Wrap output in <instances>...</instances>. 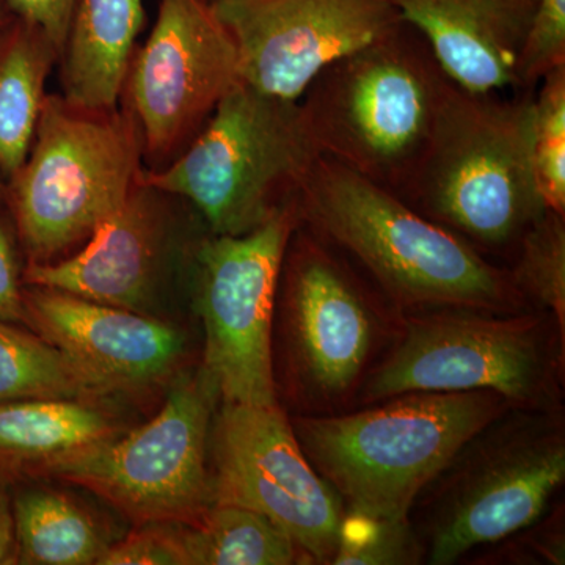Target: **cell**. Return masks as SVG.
<instances>
[{
	"instance_id": "1",
	"label": "cell",
	"mask_w": 565,
	"mask_h": 565,
	"mask_svg": "<svg viewBox=\"0 0 565 565\" xmlns=\"http://www.w3.org/2000/svg\"><path fill=\"white\" fill-rule=\"evenodd\" d=\"M300 223L334 245L401 311L535 310L511 270L396 193L319 156L297 195Z\"/></svg>"
},
{
	"instance_id": "2",
	"label": "cell",
	"mask_w": 565,
	"mask_h": 565,
	"mask_svg": "<svg viewBox=\"0 0 565 565\" xmlns=\"http://www.w3.org/2000/svg\"><path fill=\"white\" fill-rule=\"evenodd\" d=\"M403 313L329 241L300 223L282 258L273 329L278 404L288 415L355 408Z\"/></svg>"
},
{
	"instance_id": "3",
	"label": "cell",
	"mask_w": 565,
	"mask_h": 565,
	"mask_svg": "<svg viewBox=\"0 0 565 565\" xmlns=\"http://www.w3.org/2000/svg\"><path fill=\"white\" fill-rule=\"evenodd\" d=\"M449 92L401 199L503 266L546 211L535 184L534 92Z\"/></svg>"
},
{
	"instance_id": "4",
	"label": "cell",
	"mask_w": 565,
	"mask_h": 565,
	"mask_svg": "<svg viewBox=\"0 0 565 565\" xmlns=\"http://www.w3.org/2000/svg\"><path fill=\"white\" fill-rule=\"evenodd\" d=\"M509 407L490 390L412 392L345 414L289 415V422L345 512L405 520L457 449Z\"/></svg>"
},
{
	"instance_id": "5",
	"label": "cell",
	"mask_w": 565,
	"mask_h": 565,
	"mask_svg": "<svg viewBox=\"0 0 565 565\" xmlns=\"http://www.w3.org/2000/svg\"><path fill=\"white\" fill-rule=\"evenodd\" d=\"M455 82L407 22L323 68L299 99L321 156L401 195Z\"/></svg>"
},
{
	"instance_id": "6",
	"label": "cell",
	"mask_w": 565,
	"mask_h": 565,
	"mask_svg": "<svg viewBox=\"0 0 565 565\" xmlns=\"http://www.w3.org/2000/svg\"><path fill=\"white\" fill-rule=\"evenodd\" d=\"M564 484V408L509 407L471 435L416 498L408 520L424 564L462 563L530 526Z\"/></svg>"
},
{
	"instance_id": "7",
	"label": "cell",
	"mask_w": 565,
	"mask_h": 565,
	"mask_svg": "<svg viewBox=\"0 0 565 565\" xmlns=\"http://www.w3.org/2000/svg\"><path fill=\"white\" fill-rule=\"evenodd\" d=\"M470 390H490L514 407L564 408L565 327L545 310L403 313L396 338L367 374L355 408L404 393Z\"/></svg>"
},
{
	"instance_id": "8",
	"label": "cell",
	"mask_w": 565,
	"mask_h": 565,
	"mask_svg": "<svg viewBox=\"0 0 565 565\" xmlns=\"http://www.w3.org/2000/svg\"><path fill=\"white\" fill-rule=\"evenodd\" d=\"M319 156L299 102L239 82L191 143L140 181L189 204L207 232L241 236L297 199Z\"/></svg>"
},
{
	"instance_id": "9",
	"label": "cell",
	"mask_w": 565,
	"mask_h": 565,
	"mask_svg": "<svg viewBox=\"0 0 565 565\" xmlns=\"http://www.w3.org/2000/svg\"><path fill=\"white\" fill-rule=\"evenodd\" d=\"M143 151L128 110L82 109L46 95L31 151L10 178V202L29 264L81 248L128 199Z\"/></svg>"
},
{
	"instance_id": "10",
	"label": "cell",
	"mask_w": 565,
	"mask_h": 565,
	"mask_svg": "<svg viewBox=\"0 0 565 565\" xmlns=\"http://www.w3.org/2000/svg\"><path fill=\"white\" fill-rule=\"evenodd\" d=\"M221 403L200 364L178 377L150 422L36 471L98 494L137 525L195 522L214 504L210 440Z\"/></svg>"
},
{
	"instance_id": "11",
	"label": "cell",
	"mask_w": 565,
	"mask_h": 565,
	"mask_svg": "<svg viewBox=\"0 0 565 565\" xmlns=\"http://www.w3.org/2000/svg\"><path fill=\"white\" fill-rule=\"evenodd\" d=\"M300 225L297 199L241 236L204 233L191 264L203 327V367L222 403L274 407L273 329L286 247Z\"/></svg>"
},
{
	"instance_id": "12",
	"label": "cell",
	"mask_w": 565,
	"mask_h": 565,
	"mask_svg": "<svg viewBox=\"0 0 565 565\" xmlns=\"http://www.w3.org/2000/svg\"><path fill=\"white\" fill-rule=\"evenodd\" d=\"M210 468L214 503L267 516L308 565H332L344 504L308 462L281 405L221 403L212 423Z\"/></svg>"
},
{
	"instance_id": "13",
	"label": "cell",
	"mask_w": 565,
	"mask_h": 565,
	"mask_svg": "<svg viewBox=\"0 0 565 565\" xmlns=\"http://www.w3.org/2000/svg\"><path fill=\"white\" fill-rule=\"evenodd\" d=\"M239 82L236 44L212 0H161L150 36L134 51L120 99L150 170L177 158Z\"/></svg>"
},
{
	"instance_id": "14",
	"label": "cell",
	"mask_w": 565,
	"mask_h": 565,
	"mask_svg": "<svg viewBox=\"0 0 565 565\" xmlns=\"http://www.w3.org/2000/svg\"><path fill=\"white\" fill-rule=\"evenodd\" d=\"M253 90L299 102L330 63L403 22L390 0H212Z\"/></svg>"
},
{
	"instance_id": "15",
	"label": "cell",
	"mask_w": 565,
	"mask_h": 565,
	"mask_svg": "<svg viewBox=\"0 0 565 565\" xmlns=\"http://www.w3.org/2000/svg\"><path fill=\"white\" fill-rule=\"evenodd\" d=\"M172 199L139 178L126 202L87 243L58 262L29 264L25 281L166 319L174 275L192 263L195 245L204 234L181 245Z\"/></svg>"
},
{
	"instance_id": "16",
	"label": "cell",
	"mask_w": 565,
	"mask_h": 565,
	"mask_svg": "<svg viewBox=\"0 0 565 565\" xmlns=\"http://www.w3.org/2000/svg\"><path fill=\"white\" fill-rule=\"evenodd\" d=\"M24 307L25 322L104 397L169 381L188 353V337L166 319L32 285Z\"/></svg>"
},
{
	"instance_id": "17",
	"label": "cell",
	"mask_w": 565,
	"mask_h": 565,
	"mask_svg": "<svg viewBox=\"0 0 565 565\" xmlns=\"http://www.w3.org/2000/svg\"><path fill=\"white\" fill-rule=\"evenodd\" d=\"M426 40L457 87L516 90L520 54L537 0H390Z\"/></svg>"
},
{
	"instance_id": "18",
	"label": "cell",
	"mask_w": 565,
	"mask_h": 565,
	"mask_svg": "<svg viewBox=\"0 0 565 565\" xmlns=\"http://www.w3.org/2000/svg\"><path fill=\"white\" fill-rule=\"evenodd\" d=\"M143 24V0H77L58 61L63 98L82 109H118Z\"/></svg>"
},
{
	"instance_id": "19",
	"label": "cell",
	"mask_w": 565,
	"mask_h": 565,
	"mask_svg": "<svg viewBox=\"0 0 565 565\" xmlns=\"http://www.w3.org/2000/svg\"><path fill=\"white\" fill-rule=\"evenodd\" d=\"M122 434L104 397L33 399L0 404V460L32 471Z\"/></svg>"
},
{
	"instance_id": "20",
	"label": "cell",
	"mask_w": 565,
	"mask_h": 565,
	"mask_svg": "<svg viewBox=\"0 0 565 565\" xmlns=\"http://www.w3.org/2000/svg\"><path fill=\"white\" fill-rule=\"evenodd\" d=\"M18 564L98 565L115 539L73 494L31 487L13 498Z\"/></svg>"
},
{
	"instance_id": "21",
	"label": "cell",
	"mask_w": 565,
	"mask_h": 565,
	"mask_svg": "<svg viewBox=\"0 0 565 565\" xmlns=\"http://www.w3.org/2000/svg\"><path fill=\"white\" fill-rule=\"evenodd\" d=\"M58 61L54 44L18 18L0 40V174L9 181L31 151L44 85Z\"/></svg>"
},
{
	"instance_id": "22",
	"label": "cell",
	"mask_w": 565,
	"mask_h": 565,
	"mask_svg": "<svg viewBox=\"0 0 565 565\" xmlns=\"http://www.w3.org/2000/svg\"><path fill=\"white\" fill-rule=\"evenodd\" d=\"M178 527L189 565L308 564L285 531L243 505L214 503Z\"/></svg>"
},
{
	"instance_id": "23",
	"label": "cell",
	"mask_w": 565,
	"mask_h": 565,
	"mask_svg": "<svg viewBox=\"0 0 565 565\" xmlns=\"http://www.w3.org/2000/svg\"><path fill=\"white\" fill-rule=\"evenodd\" d=\"M104 397L39 333L0 321V404Z\"/></svg>"
},
{
	"instance_id": "24",
	"label": "cell",
	"mask_w": 565,
	"mask_h": 565,
	"mask_svg": "<svg viewBox=\"0 0 565 565\" xmlns=\"http://www.w3.org/2000/svg\"><path fill=\"white\" fill-rule=\"evenodd\" d=\"M508 267L526 302L555 315L565 327V214L545 211L539 215Z\"/></svg>"
},
{
	"instance_id": "25",
	"label": "cell",
	"mask_w": 565,
	"mask_h": 565,
	"mask_svg": "<svg viewBox=\"0 0 565 565\" xmlns=\"http://www.w3.org/2000/svg\"><path fill=\"white\" fill-rule=\"evenodd\" d=\"M533 162L546 211L565 214V65L535 85Z\"/></svg>"
},
{
	"instance_id": "26",
	"label": "cell",
	"mask_w": 565,
	"mask_h": 565,
	"mask_svg": "<svg viewBox=\"0 0 565 565\" xmlns=\"http://www.w3.org/2000/svg\"><path fill=\"white\" fill-rule=\"evenodd\" d=\"M424 553L411 520L345 512L332 565H418Z\"/></svg>"
},
{
	"instance_id": "27",
	"label": "cell",
	"mask_w": 565,
	"mask_h": 565,
	"mask_svg": "<svg viewBox=\"0 0 565 565\" xmlns=\"http://www.w3.org/2000/svg\"><path fill=\"white\" fill-rule=\"evenodd\" d=\"M564 501L557 500L537 522L476 550L473 564L563 565L565 563ZM467 559V557H465Z\"/></svg>"
},
{
	"instance_id": "28",
	"label": "cell",
	"mask_w": 565,
	"mask_h": 565,
	"mask_svg": "<svg viewBox=\"0 0 565 565\" xmlns=\"http://www.w3.org/2000/svg\"><path fill=\"white\" fill-rule=\"evenodd\" d=\"M565 65V0H537L520 54L516 88H534L542 77Z\"/></svg>"
},
{
	"instance_id": "29",
	"label": "cell",
	"mask_w": 565,
	"mask_h": 565,
	"mask_svg": "<svg viewBox=\"0 0 565 565\" xmlns=\"http://www.w3.org/2000/svg\"><path fill=\"white\" fill-rule=\"evenodd\" d=\"M98 565H189L178 523H147L117 539Z\"/></svg>"
},
{
	"instance_id": "30",
	"label": "cell",
	"mask_w": 565,
	"mask_h": 565,
	"mask_svg": "<svg viewBox=\"0 0 565 565\" xmlns=\"http://www.w3.org/2000/svg\"><path fill=\"white\" fill-rule=\"evenodd\" d=\"M77 0H7L14 18L39 29L62 55Z\"/></svg>"
},
{
	"instance_id": "31",
	"label": "cell",
	"mask_w": 565,
	"mask_h": 565,
	"mask_svg": "<svg viewBox=\"0 0 565 565\" xmlns=\"http://www.w3.org/2000/svg\"><path fill=\"white\" fill-rule=\"evenodd\" d=\"M0 321L25 322L20 256L13 233L0 218Z\"/></svg>"
},
{
	"instance_id": "32",
	"label": "cell",
	"mask_w": 565,
	"mask_h": 565,
	"mask_svg": "<svg viewBox=\"0 0 565 565\" xmlns=\"http://www.w3.org/2000/svg\"><path fill=\"white\" fill-rule=\"evenodd\" d=\"M11 564H18L13 498L10 497L9 487L0 479V565Z\"/></svg>"
},
{
	"instance_id": "33",
	"label": "cell",
	"mask_w": 565,
	"mask_h": 565,
	"mask_svg": "<svg viewBox=\"0 0 565 565\" xmlns=\"http://www.w3.org/2000/svg\"><path fill=\"white\" fill-rule=\"evenodd\" d=\"M0 178H2V174H0ZM0 195H2V182H0Z\"/></svg>"
}]
</instances>
